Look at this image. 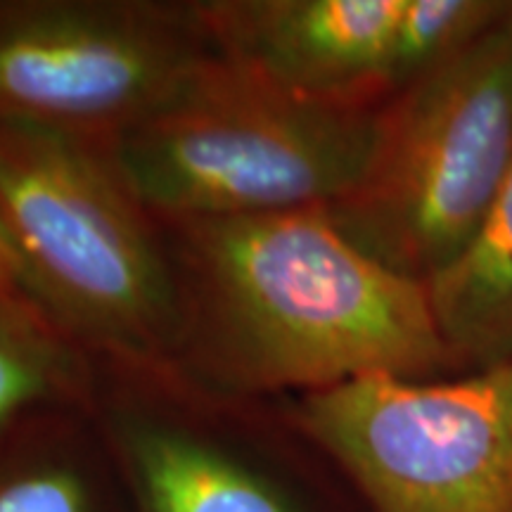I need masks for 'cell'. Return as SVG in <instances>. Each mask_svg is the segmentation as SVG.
I'll use <instances>...</instances> for the list:
<instances>
[{
    "instance_id": "obj_1",
    "label": "cell",
    "mask_w": 512,
    "mask_h": 512,
    "mask_svg": "<svg viewBox=\"0 0 512 512\" xmlns=\"http://www.w3.org/2000/svg\"><path fill=\"white\" fill-rule=\"evenodd\" d=\"M162 226L181 290L174 370L209 392L299 396L373 375L427 382L456 363L427 285L356 247L328 207Z\"/></svg>"
},
{
    "instance_id": "obj_8",
    "label": "cell",
    "mask_w": 512,
    "mask_h": 512,
    "mask_svg": "<svg viewBox=\"0 0 512 512\" xmlns=\"http://www.w3.org/2000/svg\"><path fill=\"white\" fill-rule=\"evenodd\" d=\"M117 441L143 512H304L221 441L140 401H119Z\"/></svg>"
},
{
    "instance_id": "obj_11",
    "label": "cell",
    "mask_w": 512,
    "mask_h": 512,
    "mask_svg": "<svg viewBox=\"0 0 512 512\" xmlns=\"http://www.w3.org/2000/svg\"><path fill=\"white\" fill-rule=\"evenodd\" d=\"M496 0H406L389 50L384 93L394 95L475 43L510 15Z\"/></svg>"
},
{
    "instance_id": "obj_10",
    "label": "cell",
    "mask_w": 512,
    "mask_h": 512,
    "mask_svg": "<svg viewBox=\"0 0 512 512\" xmlns=\"http://www.w3.org/2000/svg\"><path fill=\"white\" fill-rule=\"evenodd\" d=\"M98 368L22 285L0 278V437L38 408L91 394Z\"/></svg>"
},
{
    "instance_id": "obj_4",
    "label": "cell",
    "mask_w": 512,
    "mask_h": 512,
    "mask_svg": "<svg viewBox=\"0 0 512 512\" xmlns=\"http://www.w3.org/2000/svg\"><path fill=\"white\" fill-rule=\"evenodd\" d=\"M512 171V10L377 107L366 176L328 214L392 271L427 285L456 259Z\"/></svg>"
},
{
    "instance_id": "obj_7",
    "label": "cell",
    "mask_w": 512,
    "mask_h": 512,
    "mask_svg": "<svg viewBox=\"0 0 512 512\" xmlns=\"http://www.w3.org/2000/svg\"><path fill=\"white\" fill-rule=\"evenodd\" d=\"M221 55L302 98L370 107L406 0H197Z\"/></svg>"
},
{
    "instance_id": "obj_5",
    "label": "cell",
    "mask_w": 512,
    "mask_h": 512,
    "mask_svg": "<svg viewBox=\"0 0 512 512\" xmlns=\"http://www.w3.org/2000/svg\"><path fill=\"white\" fill-rule=\"evenodd\" d=\"M290 413L375 512H512V363L451 382L361 377L294 396Z\"/></svg>"
},
{
    "instance_id": "obj_12",
    "label": "cell",
    "mask_w": 512,
    "mask_h": 512,
    "mask_svg": "<svg viewBox=\"0 0 512 512\" xmlns=\"http://www.w3.org/2000/svg\"><path fill=\"white\" fill-rule=\"evenodd\" d=\"M0 512H93V498L76 467L29 460L0 470Z\"/></svg>"
},
{
    "instance_id": "obj_3",
    "label": "cell",
    "mask_w": 512,
    "mask_h": 512,
    "mask_svg": "<svg viewBox=\"0 0 512 512\" xmlns=\"http://www.w3.org/2000/svg\"><path fill=\"white\" fill-rule=\"evenodd\" d=\"M377 107L294 95L214 50L150 117L114 140L157 219L332 207L373 157Z\"/></svg>"
},
{
    "instance_id": "obj_13",
    "label": "cell",
    "mask_w": 512,
    "mask_h": 512,
    "mask_svg": "<svg viewBox=\"0 0 512 512\" xmlns=\"http://www.w3.org/2000/svg\"><path fill=\"white\" fill-rule=\"evenodd\" d=\"M0 278L12 280V283L22 285L27 290V283H24V271L22 264H19L17 254L12 252L8 238H5L3 228H0ZM29 292V290H27Z\"/></svg>"
},
{
    "instance_id": "obj_2",
    "label": "cell",
    "mask_w": 512,
    "mask_h": 512,
    "mask_svg": "<svg viewBox=\"0 0 512 512\" xmlns=\"http://www.w3.org/2000/svg\"><path fill=\"white\" fill-rule=\"evenodd\" d=\"M0 228L31 297L95 363L174 368L176 266L110 143L0 121Z\"/></svg>"
},
{
    "instance_id": "obj_9",
    "label": "cell",
    "mask_w": 512,
    "mask_h": 512,
    "mask_svg": "<svg viewBox=\"0 0 512 512\" xmlns=\"http://www.w3.org/2000/svg\"><path fill=\"white\" fill-rule=\"evenodd\" d=\"M437 328L456 361L512 363V171L456 259L427 283Z\"/></svg>"
},
{
    "instance_id": "obj_6",
    "label": "cell",
    "mask_w": 512,
    "mask_h": 512,
    "mask_svg": "<svg viewBox=\"0 0 512 512\" xmlns=\"http://www.w3.org/2000/svg\"><path fill=\"white\" fill-rule=\"evenodd\" d=\"M214 50L197 0H0V121L114 143Z\"/></svg>"
}]
</instances>
